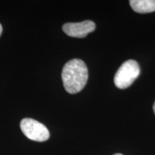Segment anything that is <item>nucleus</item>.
Listing matches in <instances>:
<instances>
[{"instance_id": "nucleus-5", "label": "nucleus", "mask_w": 155, "mask_h": 155, "mask_svg": "<svg viewBox=\"0 0 155 155\" xmlns=\"http://www.w3.org/2000/svg\"><path fill=\"white\" fill-rule=\"evenodd\" d=\"M129 3L136 12L144 14L155 11V0H131Z\"/></svg>"}, {"instance_id": "nucleus-3", "label": "nucleus", "mask_w": 155, "mask_h": 155, "mask_svg": "<svg viewBox=\"0 0 155 155\" xmlns=\"http://www.w3.org/2000/svg\"><path fill=\"white\" fill-rule=\"evenodd\" d=\"M22 133L28 139L35 141H47L50 137V132L44 124L36 120L26 118L20 122Z\"/></svg>"}, {"instance_id": "nucleus-7", "label": "nucleus", "mask_w": 155, "mask_h": 155, "mask_svg": "<svg viewBox=\"0 0 155 155\" xmlns=\"http://www.w3.org/2000/svg\"><path fill=\"white\" fill-rule=\"evenodd\" d=\"M153 110H154V114H155V102L154 104V106H153Z\"/></svg>"}, {"instance_id": "nucleus-2", "label": "nucleus", "mask_w": 155, "mask_h": 155, "mask_svg": "<svg viewBox=\"0 0 155 155\" xmlns=\"http://www.w3.org/2000/svg\"><path fill=\"white\" fill-rule=\"evenodd\" d=\"M139 73L138 63L134 60H129L122 64L117 71L114 76V83L118 88H127L138 78Z\"/></svg>"}, {"instance_id": "nucleus-6", "label": "nucleus", "mask_w": 155, "mask_h": 155, "mask_svg": "<svg viewBox=\"0 0 155 155\" xmlns=\"http://www.w3.org/2000/svg\"><path fill=\"white\" fill-rule=\"evenodd\" d=\"M2 32V25L0 24V36H1Z\"/></svg>"}, {"instance_id": "nucleus-4", "label": "nucleus", "mask_w": 155, "mask_h": 155, "mask_svg": "<svg viewBox=\"0 0 155 155\" xmlns=\"http://www.w3.org/2000/svg\"><path fill=\"white\" fill-rule=\"evenodd\" d=\"M96 24L91 20H85L81 22L66 23L63 26V30L65 34L73 38H83L87 35L94 32Z\"/></svg>"}, {"instance_id": "nucleus-8", "label": "nucleus", "mask_w": 155, "mask_h": 155, "mask_svg": "<svg viewBox=\"0 0 155 155\" xmlns=\"http://www.w3.org/2000/svg\"><path fill=\"white\" fill-rule=\"evenodd\" d=\"M114 155H123V154H114Z\"/></svg>"}, {"instance_id": "nucleus-1", "label": "nucleus", "mask_w": 155, "mask_h": 155, "mask_svg": "<svg viewBox=\"0 0 155 155\" xmlns=\"http://www.w3.org/2000/svg\"><path fill=\"white\" fill-rule=\"evenodd\" d=\"M88 78L86 63L80 59H73L64 65L62 71L63 86L68 93L75 94L81 91Z\"/></svg>"}]
</instances>
